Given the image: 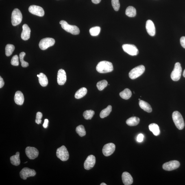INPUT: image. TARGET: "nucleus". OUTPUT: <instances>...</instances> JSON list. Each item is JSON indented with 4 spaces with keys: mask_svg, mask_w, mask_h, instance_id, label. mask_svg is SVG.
Listing matches in <instances>:
<instances>
[{
    "mask_svg": "<svg viewBox=\"0 0 185 185\" xmlns=\"http://www.w3.org/2000/svg\"><path fill=\"white\" fill-rule=\"evenodd\" d=\"M112 63L106 61H103L99 63L96 67V70L99 73H110L113 70Z\"/></svg>",
    "mask_w": 185,
    "mask_h": 185,
    "instance_id": "f257e3e1",
    "label": "nucleus"
},
{
    "mask_svg": "<svg viewBox=\"0 0 185 185\" xmlns=\"http://www.w3.org/2000/svg\"><path fill=\"white\" fill-rule=\"evenodd\" d=\"M172 118L177 128L180 130L184 128V123L182 115L178 111H175L172 114Z\"/></svg>",
    "mask_w": 185,
    "mask_h": 185,
    "instance_id": "f03ea898",
    "label": "nucleus"
},
{
    "mask_svg": "<svg viewBox=\"0 0 185 185\" xmlns=\"http://www.w3.org/2000/svg\"><path fill=\"white\" fill-rule=\"evenodd\" d=\"M62 28L68 32L73 35H78L79 33V29L76 26L70 25L66 21L62 20L60 22Z\"/></svg>",
    "mask_w": 185,
    "mask_h": 185,
    "instance_id": "7ed1b4c3",
    "label": "nucleus"
},
{
    "mask_svg": "<svg viewBox=\"0 0 185 185\" xmlns=\"http://www.w3.org/2000/svg\"><path fill=\"white\" fill-rule=\"evenodd\" d=\"M145 71V68L143 65L138 66L131 70L129 73L130 78L135 79L140 76Z\"/></svg>",
    "mask_w": 185,
    "mask_h": 185,
    "instance_id": "20e7f679",
    "label": "nucleus"
},
{
    "mask_svg": "<svg viewBox=\"0 0 185 185\" xmlns=\"http://www.w3.org/2000/svg\"><path fill=\"white\" fill-rule=\"evenodd\" d=\"M23 19V16L20 11L17 8L13 11L12 16V23L14 26H16L20 23Z\"/></svg>",
    "mask_w": 185,
    "mask_h": 185,
    "instance_id": "39448f33",
    "label": "nucleus"
},
{
    "mask_svg": "<svg viewBox=\"0 0 185 185\" xmlns=\"http://www.w3.org/2000/svg\"><path fill=\"white\" fill-rule=\"evenodd\" d=\"M56 155L57 157L62 161H66L69 159V152L64 146L58 148L57 150Z\"/></svg>",
    "mask_w": 185,
    "mask_h": 185,
    "instance_id": "423d86ee",
    "label": "nucleus"
},
{
    "mask_svg": "<svg viewBox=\"0 0 185 185\" xmlns=\"http://www.w3.org/2000/svg\"><path fill=\"white\" fill-rule=\"evenodd\" d=\"M182 73V68L180 63L177 62L175 64L174 68L171 74L172 80L177 81L180 79Z\"/></svg>",
    "mask_w": 185,
    "mask_h": 185,
    "instance_id": "0eeeda50",
    "label": "nucleus"
},
{
    "mask_svg": "<svg viewBox=\"0 0 185 185\" xmlns=\"http://www.w3.org/2000/svg\"><path fill=\"white\" fill-rule=\"evenodd\" d=\"M55 42V40L53 38H44L40 40L39 44V46L40 49L42 50H45L48 48L54 45Z\"/></svg>",
    "mask_w": 185,
    "mask_h": 185,
    "instance_id": "6e6552de",
    "label": "nucleus"
},
{
    "mask_svg": "<svg viewBox=\"0 0 185 185\" xmlns=\"http://www.w3.org/2000/svg\"><path fill=\"white\" fill-rule=\"evenodd\" d=\"M123 51L131 56H136L138 53V50L136 46L132 44H125L122 46Z\"/></svg>",
    "mask_w": 185,
    "mask_h": 185,
    "instance_id": "1a4fd4ad",
    "label": "nucleus"
},
{
    "mask_svg": "<svg viewBox=\"0 0 185 185\" xmlns=\"http://www.w3.org/2000/svg\"><path fill=\"white\" fill-rule=\"evenodd\" d=\"M180 166V162L178 161L172 160L163 164L162 168L165 171H171L177 169Z\"/></svg>",
    "mask_w": 185,
    "mask_h": 185,
    "instance_id": "9d476101",
    "label": "nucleus"
},
{
    "mask_svg": "<svg viewBox=\"0 0 185 185\" xmlns=\"http://www.w3.org/2000/svg\"><path fill=\"white\" fill-rule=\"evenodd\" d=\"M36 174L34 170L25 167L23 168L20 173V176L23 180H26L27 177H34Z\"/></svg>",
    "mask_w": 185,
    "mask_h": 185,
    "instance_id": "9b49d317",
    "label": "nucleus"
},
{
    "mask_svg": "<svg viewBox=\"0 0 185 185\" xmlns=\"http://www.w3.org/2000/svg\"><path fill=\"white\" fill-rule=\"evenodd\" d=\"M29 11L31 13L39 16H43L45 14L43 8L38 5H31L29 7Z\"/></svg>",
    "mask_w": 185,
    "mask_h": 185,
    "instance_id": "f8f14e48",
    "label": "nucleus"
},
{
    "mask_svg": "<svg viewBox=\"0 0 185 185\" xmlns=\"http://www.w3.org/2000/svg\"><path fill=\"white\" fill-rule=\"evenodd\" d=\"M115 145L113 143L107 144L103 147L102 151L103 154L106 156H109L112 155L115 151Z\"/></svg>",
    "mask_w": 185,
    "mask_h": 185,
    "instance_id": "ddd939ff",
    "label": "nucleus"
},
{
    "mask_svg": "<svg viewBox=\"0 0 185 185\" xmlns=\"http://www.w3.org/2000/svg\"><path fill=\"white\" fill-rule=\"evenodd\" d=\"M25 153L30 160H34L38 156L39 151L34 147H27L25 149Z\"/></svg>",
    "mask_w": 185,
    "mask_h": 185,
    "instance_id": "4468645a",
    "label": "nucleus"
},
{
    "mask_svg": "<svg viewBox=\"0 0 185 185\" xmlns=\"http://www.w3.org/2000/svg\"><path fill=\"white\" fill-rule=\"evenodd\" d=\"M96 162L95 156L93 155H90L86 159L84 163V166L85 169L89 170L93 168Z\"/></svg>",
    "mask_w": 185,
    "mask_h": 185,
    "instance_id": "2eb2a0df",
    "label": "nucleus"
},
{
    "mask_svg": "<svg viewBox=\"0 0 185 185\" xmlns=\"http://www.w3.org/2000/svg\"><path fill=\"white\" fill-rule=\"evenodd\" d=\"M57 82L60 85L64 84L66 80V74L65 71L62 69L59 70L57 74Z\"/></svg>",
    "mask_w": 185,
    "mask_h": 185,
    "instance_id": "dca6fc26",
    "label": "nucleus"
},
{
    "mask_svg": "<svg viewBox=\"0 0 185 185\" xmlns=\"http://www.w3.org/2000/svg\"><path fill=\"white\" fill-rule=\"evenodd\" d=\"M146 28L147 32L150 36H154L156 33V29L154 23L151 20H148L146 23Z\"/></svg>",
    "mask_w": 185,
    "mask_h": 185,
    "instance_id": "f3484780",
    "label": "nucleus"
},
{
    "mask_svg": "<svg viewBox=\"0 0 185 185\" xmlns=\"http://www.w3.org/2000/svg\"><path fill=\"white\" fill-rule=\"evenodd\" d=\"M23 31L21 34L22 39L25 40H28L30 38L31 29L27 24H24L23 26Z\"/></svg>",
    "mask_w": 185,
    "mask_h": 185,
    "instance_id": "a211bd4d",
    "label": "nucleus"
},
{
    "mask_svg": "<svg viewBox=\"0 0 185 185\" xmlns=\"http://www.w3.org/2000/svg\"><path fill=\"white\" fill-rule=\"evenodd\" d=\"M122 179L123 184L125 185H131L133 182L132 176L127 172L123 173L122 175Z\"/></svg>",
    "mask_w": 185,
    "mask_h": 185,
    "instance_id": "6ab92c4d",
    "label": "nucleus"
},
{
    "mask_svg": "<svg viewBox=\"0 0 185 185\" xmlns=\"http://www.w3.org/2000/svg\"><path fill=\"white\" fill-rule=\"evenodd\" d=\"M14 100L16 104L19 105H23L25 99H24L23 94L21 92L18 91L16 92L14 96Z\"/></svg>",
    "mask_w": 185,
    "mask_h": 185,
    "instance_id": "aec40b11",
    "label": "nucleus"
},
{
    "mask_svg": "<svg viewBox=\"0 0 185 185\" xmlns=\"http://www.w3.org/2000/svg\"><path fill=\"white\" fill-rule=\"evenodd\" d=\"M38 77L39 82L42 87H45L48 84V79L46 76L43 73H40L39 75H37Z\"/></svg>",
    "mask_w": 185,
    "mask_h": 185,
    "instance_id": "412c9836",
    "label": "nucleus"
},
{
    "mask_svg": "<svg viewBox=\"0 0 185 185\" xmlns=\"http://www.w3.org/2000/svg\"><path fill=\"white\" fill-rule=\"evenodd\" d=\"M139 105L140 108L147 112H152V109L149 103L143 100L139 101Z\"/></svg>",
    "mask_w": 185,
    "mask_h": 185,
    "instance_id": "4be33fe9",
    "label": "nucleus"
},
{
    "mask_svg": "<svg viewBox=\"0 0 185 185\" xmlns=\"http://www.w3.org/2000/svg\"><path fill=\"white\" fill-rule=\"evenodd\" d=\"M140 121L139 118L136 116H133L127 119L126 123L127 125L130 126H135L138 125Z\"/></svg>",
    "mask_w": 185,
    "mask_h": 185,
    "instance_id": "5701e85b",
    "label": "nucleus"
},
{
    "mask_svg": "<svg viewBox=\"0 0 185 185\" xmlns=\"http://www.w3.org/2000/svg\"><path fill=\"white\" fill-rule=\"evenodd\" d=\"M10 160L11 163L13 165L15 166L19 165L20 164L19 152H17L16 155L11 156Z\"/></svg>",
    "mask_w": 185,
    "mask_h": 185,
    "instance_id": "b1692460",
    "label": "nucleus"
},
{
    "mask_svg": "<svg viewBox=\"0 0 185 185\" xmlns=\"http://www.w3.org/2000/svg\"><path fill=\"white\" fill-rule=\"evenodd\" d=\"M149 129L150 131L152 132L155 136H158L160 134V128L156 123H153L149 125Z\"/></svg>",
    "mask_w": 185,
    "mask_h": 185,
    "instance_id": "393cba45",
    "label": "nucleus"
},
{
    "mask_svg": "<svg viewBox=\"0 0 185 185\" xmlns=\"http://www.w3.org/2000/svg\"><path fill=\"white\" fill-rule=\"evenodd\" d=\"M87 92V90L86 88L83 87L79 89L75 92V97L76 99H81L86 95Z\"/></svg>",
    "mask_w": 185,
    "mask_h": 185,
    "instance_id": "a878e982",
    "label": "nucleus"
},
{
    "mask_svg": "<svg viewBox=\"0 0 185 185\" xmlns=\"http://www.w3.org/2000/svg\"><path fill=\"white\" fill-rule=\"evenodd\" d=\"M119 95L122 99H128L132 96V92L129 89L125 88L123 91L120 92Z\"/></svg>",
    "mask_w": 185,
    "mask_h": 185,
    "instance_id": "bb28decb",
    "label": "nucleus"
},
{
    "mask_svg": "<svg viewBox=\"0 0 185 185\" xmlns=\"http://www.w3.org/2000/svg\"><path fill=\"white\" fill-rule=\"evenodd\" d=\"M125 14L130 17H134L136 14V9L132 6H129L127 7L126 10Z\"/></svg>",
    "mask_w": 185,
    "mask_h": 185,
    "instance_id": "cd10ccee",
    "label": "nucleus"
},
{
    "mask_svg": "<svg viewBox=\"0 0 185 185\" xmlns=\"http://www.w3.org/2000/svg\"><path fill=\"white\" fill-rule=\"evenodd\" d=\"M112 111V106L111 105H109L106 108L103 109L102 110L100 114V116L101 118H103L107 117Z\"/></svg>",
    "mask_w": 185,
    "mask_h": 185,
    "instance_id": "c85d7f7f",
    "label": "nucleus"
},
{
    "mask_svg": "<svg viewBox=\"0 0 185 185\" xmlns=\"http://www.w3.org/2000/svg\"><path fill=\"white\" fill-rule=\"evenodd\" d=\"M15 49L14 46L12 44H8L5 46V53L7 56H10L12 55Z\"/></svg>",
    "mask_w": 185,
    "mask_h": 185,
    "instance_id": "c756f323",
    "label": "nucleus"
},
{
    "mask_svg": "<svg viewBox=\"0 0 185 185\" xmlns=\"http://www.w3.org/2000/svg\"><path fill=\"white\" fill-rule=\"evenodd\" d=\"M76 132L81 137L84 136L86 134L84 126L82 125H79L76 127Z\"/></svg>",
    "mask_w": 185,
    "mask_h": 185,
    "instance_id": "7c9ffc66",
    "label": "nucleus"
},
{
    "mask_svg": "<svg viewBox=\"0 0 185 185\" xmlns=\"http://www.w3.org/2000/svg\"><path fill=\"white\" fill-rule=\"evenodd\" d=\"M95 114V112L92 110H87L83 113V116L86 120H90L92 119Z\"/></svg>",
    "mask_w": 185,
    "mask_h": 185,
    "instance_id": "2f4dec72",
    "label": "nucleus"
},
{
    "mask_svg": "<svg viewBox=\"0 0 185 185\" xmlns=\"http://www.w3.org/2000/svg\"><path fill=\"white\" fill-rule=\"evenodd\" d=\"M101 30V27H92L90 29V34L92 36H97L99 35Z\"/></svg>",
    "mask_w": 185,
    "mask_h": 185,
    "instance_id": "473e14b6",
    "label": "nucleus"
},
{
    "mask_svg": "<svg viewBox=\"0 0 185 185\" xmlns=\"http://www.w3.org/2000/svg\"><path fill=\"white\" fill-rule=\"evenodd\" d=\"M108 85V82L106 80H103L99 81L97 83V86L98 90H102L104 89Z\"/></svg>",
    "mask_w": 185,
    "mask_h": 185,
    "instance_id": "72a5a7b5",
    "label": "nucleus"
},
{
    "mask_svg": "<svg viewBox=\"0 0 185 185\" xmlns=\"http://www.w3.org/2000/svg\"><path fill=\"white\" fill-rule=\"evenodd\" d=\"M25 53L24 52H22L20 53L19 54V58L20 62H21V66L25 68L27 67L29 65L28 63L25 62L24 60V57L25 55Z\"/></svg>",
    "mask_w": 185,
    "mask_h": 185,
    "instance_id": "f704fd0d",
    "label": "nucleus"
},
{
    "mask_svg": "<svg viewBox=\"0 0 185 185\" xmlns=\"http://www.w3.org/2000/svg\"><path fill=\"white\" fill-rule=\"evenodd\" d=\"M112 5L114 9L116 11L119 10L120 4L119 0H112Z\"/></svg>",
    "mask_w": 185,
    "mask_h": 185,
    "instance_id": "c9c22d12",
    "label": "nucleus"
},
{
    "mask_svg": "<svg viewBox=\"0 0 185 185\" xmlns=\"http://www.w3.org/2000/svg\"><path fill=\"white\" fill-rule=\"evenodd\" d=\"M11 64L13 66H18L19 62H18V57L17 55H14L12 57V60L11 61Z\"/></svg>",
    "mask_w": 185,
    "mask_h": 185,
    "instance_id": "e433bc0d",
    "label": "nucleus"
},
{
    "mask_svg": "<svg viewBox=\"0 0 185 185\" xmlns=\"http://www.w3.org/2000/svg\"><path fill=\"white\" fill-rule=\"evenodd\" d=\"M143 135L142 134H140L138 135L137 138V140L138 142H141L143 141Z\"/></svg>",
    "mask_w": 185,
    "mask_h": 185,
    "instance_id": "4c0bfd02",
    "label": "nucleus"
},
{
    "mask_svg": "<svg viewBox=\"0 0 185 185\" xmlns=\"http://www.w3.org/2000/svg\"><path fill=\"white\" fill-rule=\"evenodd\" d=\"M180 44L185 49V37L182 36L181 37L180 40Z\"/></svg>",
    "mask_w": 185,
    "mask_h": 185,
    "instance_id": "58836bf2",
    "label": "nucleus"
},
{
    "mask_svg": "<svg viewBox=\"0 0 185 185\" xmlns=\"http://www.w3.org/2000/svg\"><path fill=\"white\" fill-rule=\"evenodd\" d=\"M42 116V114L41 112H38L37 113L36 119H41Z\"/></svg>",
    "mask_w": 185,
    "mask_h": 185,
    "instance_id": "ea45409f",
    "label": "nucleus"
},
{
    "mask_svg": "<svg viewBox=\"0 0 185 185\" xmlns=\"http://www.w3.org/2000/svg\"><path fill=\"white\" fill-rule=\"evenodd\" d=\"M49 120L47 119H45L44 120V122L43 124V127L44 128H47L48 127V123H49Z\"/></svg>",
    "mask_w": 185,
    "mask_h": 185,
    "instance_id": "a19ab883",
    "label": "nucleus"
},
{
    "mask_svg": "<svg viewBox=\"0 0 185 185\" xmlns=\"http://www.w3.org/2000/svg\"><path fill=\"white\" fill-rule=\"evenodd\" d=\"M5 84L4 81L3 79L1 77H0V88H1L4 86Z\"/></svg>",
    "mask_w": 185,
    "mask_h": 185,
    "instance_id": "79ce46f5",
    "label": "nucleus"
},
{
    "mask_svg": "<svg viewBox=\"0 0 185 185\" xmlns=\"http://www.w3.org/2000/svg\"><path fill=\"white\" fill-rule=\"evenodd\" d=\"M101 1V0H92V1L95 4H98Z\"/></svg>",
    "mask_w": 185,
    "mask_h": 185,
    "instance_id": "37998d69",
    "label": "nucleus"
},
{
    "mask_svg": "<svg viewBox=\"0 0 185 185\" xmlns=\"http://www.w3.org/2000/svg\"><path fill=\"white\" fill-rule=\"evenodd\" d=\"M35 121H36V123L38 124L39 125L41 123L42 120L41 119H36V120H35Z\"/></svg>",
    "mask_w": 185,
    "mask_h": 185,
    "instance_id": "c03bdc74",
    "label": "nucleus"
},
{
    "mask_svg": "<svg viewBox=\"0 0 185 185\" xmlns=\"http://www.w3.org/2000/svg\"><path fill=\"white\" fill-rule=\"evenodd\" d=\"M183 76L185 77V69L184 70V73L183 74Z\"/></svg>",
    "mask_w": 185,
    "mask_h": 185,
    "instance_id": "a18cd8bd",
    "label": "nucleus"
},
{
    "mask_svg": "<svg viewBox=\"0 0 185 185\" xmlns=\"http://www.w3.org/2000/svg\"><path fill=\"white\" fill-rule=\"evenodd\" d=\"M101 185H107L106 184H105L104 183H101V184H100Z\"/></svg>",
    "mask_w": 185,
    "mask_h": 185,
    "instance_id": "49530a36",
    "label": "nucleus"
},
{
    "mask_svg": "<svg viewBox=\"0 0 185 185\" xmlns=\"http://www.w3.org/2000/svg\"><path fill=\"white\" fill-rule=\"evenodd\" d=\"M27 162H25L24 163H25H25H27Z\"/></svg>",
    "mask_w": 185,
    "mask_h": 185,
    "instance_id": "de8ad7c7",
    "label": "nucleus"
},
{
    "mask_svg": "<svg viewBox=\"0 0 185 185\" xmlns=\"http://www.w3.org/2000/svg\"><path fill=\"white\" fill-rule=\"evenodd\" d=\"M138 100L140 101V99H138Z\"/></svg>",
    "mask_w": 185,
    "mask_h": 185,
    "instance_id": "09e8293b",
    "label": "nucleus"
}]
</instances>
